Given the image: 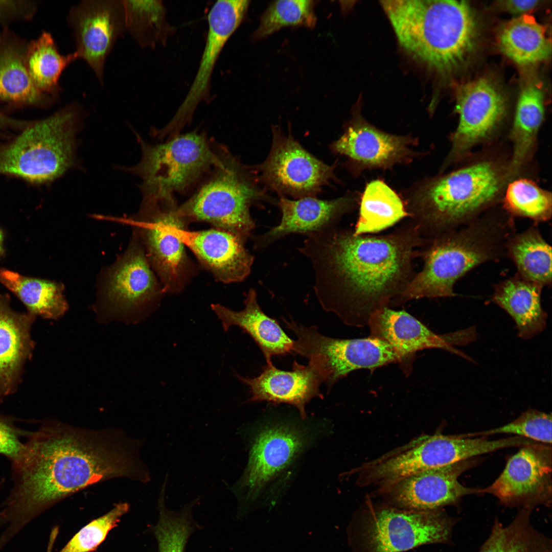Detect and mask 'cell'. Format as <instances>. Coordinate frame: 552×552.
Segmentation results:
<instances>
[{
	"instance_id": "obj_1",
	"label": "cell",
	"mask_w": 552,
	"mask_h": 552,
	"mask_svg": "<svg viewBox=\"0 0 552 552\" xmlns=\"http://www.w3.org/2000/svg\"><path fill=\"white\" fill-rule=\"evenodd\" d=\"M27 436L23 458L13 465L12 489L0 510L1 521L13 533L89 485L116 478L151 479L140 456L142 441L119 429H88L52 420Z\"/></svg>"
},
{
	"instance_id": "obj_2",
	"label": "cell",
	"mask_w": 552,
	"mask_h": 552,
	"mask_svg": "<svg viewBox=\"0 0 552 552\" xmlns=\"http://www.w3.org/2000/svg\"><path fill=\"white\" fill-rule=\"evenodd\" d=\"M305 236L298 250L311 262L320 305L357 327L393 305L415 274L413 259L425 243L408 220L382 235H356L337 226Z\"/></svg>"
},
{
	"instance_id": "obj_3",
	"label": "cell",
	"mask_w": 552,
	"mask_h": 552,
	"mask_svg": "<svg viewBox=\"0 0 552 552\" xmlns=\"http://www.w3.org/2000/svg\"><path fill=\"white\" fill-rule=\"evenodd\" d=\"M509 164L485 157L426 180L406 200L408 220L428 241L476 220L512 180Z\"/></svg>"
},
{
	"instance_id": "obj_4",
	"label": "cell",
	"mask_w": 552,
	"mask_h": 552,
	"mask_svg": "<svg viewBox=\"0 0 552 552\" xmlns=\"http://www.w3.org/2000/svg\"><path fill=\"white\" fill-rule=\"evenodd\" d=\"M401 47L436 71L459 68L475 47L477 22L465 1L381 2Z\"/></svg>"
},
{
	"instance_id": "obj_5",
	"label": "cell",
	"mask_w": 552,
	"mask_h": 552,
	"mask_svg": "<svg viewBox=\"0 0 552 552\" xmlns=\"http://www.w3.org/2000/svg\"><path fill=\"white\" fill-rule=\"evenodd\" d=\"M511 219H476L429 240L421 248L422 269L396 300V305L421 298L455 295V282L479 265L501 258L511 237Z\"/></svg>"
},
{
	"instance_id": "obj_6",
	"label": "cell",
	"mask_w": 552,
	"mask_h": 552,
	"mask_svg": "<svg viewBox=\"0 0 552 552\" xmlns=\"http://www.w3.org/2000/svg\"><path fill=\"white\" fill-rule=\"evenodd\" d=\"M206 174L193 195L179 206L180 214L189 223L208 222L247 239L256 227L250 209L268 198L255 176L222 147Z\"/></svg>"
},
{
	"instance_id": "obj_7",
	"label": "cell",
	"mask_w": 552,
	"mask_h": 552,
	"mask_svg": "<svg viewBox=\"0 0 552 552\" xmlns=\"http://www.w3.org/2000/svg\"><path fill=\"white\" fill-rule=\"evenodd\" d=\"M82 109L73 103L49 117L28 123L10 143L0 146V174L41 183L74 164L75 135Z\"/></svg>"
},
{
	"instance_id": "obj_8",
	"label": "cell",
	"mask_w": 552,
	"mask_h": 552,
	"mask_svg": "<svg viewBox=\"0 0 552 552\" xmlns=\"http://www.w3.org/2000/svg\"><path fill=\"white\" fill-rule=\"evenodd\" d=\"M311 430L294 421H268L252 432L246 468L229 487L241 511L263 495L283 487L288 473L312 441Z\"/></svg>"
},
{
	"instance_id": "obj_9",
	"label": "cell",
	"mask_w": 552,
	"mask_h": 552,
	"mask_svg": "<svg viewBox=\"0 0 552 552\" xmlns=\"http://www.w3.org/2000/svg\"><path fill=\"white\" fill-rule=\"evenodd\" d=\"M142 157L133 172L142 178L144 198L174 197L187 192L216 163L218 147L204 133L179 134L156 145L142 142Z\"/></svg>"
},
{
	"instance_id": "obj_10",
	"label": "cell",
	"mask_w": 552,
	"mask_h": 552,
	"mask_svg": "<svg viewBox=\"0 0 552 552\" xmlns=\"http://www.w3.org/2000/svg\"><path fill=\"white\" fill-rule=\"evenodd\" d=\"M178 209L174 197L143 200L140 212L131 220L165 293L182 290L194 272L180 239L189 223Z\"/></svg>"
},
{
	"instance_id": "obj_11",
	"label": "cell",
	"mask_w": 552,
	"mask_h": 552,
	"mask_svg": "<svg viewBox=\"0 0 552 552\" xmlns=\"http://www.w3.org/2000/svg\"><path fill=\"white\" fill-rule=\"evenodd\" d=\"M283 320L297 338L294 340L293 354L320 363L329 390L337 381L355 370H373L393 362L399 363L401 367L403 364L400 355L378 338H335L321 334L316 326L306 327L293 319Z\"/></svg>"
},
{
	"instance_id": "obj_12",
	"label": "cell",
	"mask_w": 552,
	"mask_h": 552,
	"mask_svg": "<svg viewBox=\"0 0 552 552\" xmlns=\"http://www.w3.org/2000/svg\"><path fill=\"white\" fill-rule=\"evenodd\" d=\"M268 155L254 168L256 179L280 196L295 199L315 196L335 179V165H328L306 150L291 134L272 129Z\"/></svg>"
},
{
	"instance_id": "obj_13",
	"label": "cell",
	"mask_w": 552,
	"mask_h": 552,
	"mask_svg": "<svg viewBox=\"0 0 552 552\" xmlns=\"http://www.w3.org/2000/svg\"><path fill=\"white\" fill-rule=\"evenodd\" d=\"M250 2L218 1L208 14V32L196 76L184 100L169 123L158 130L162 138L172 137L192 122L199 104L210 98V83L216 63L223 47L242 22Z\"/></svg>"
},
{
	"instance_id": "obj_14",
	"label": "cell",
	"mask_w": 552,
	"mask_h": 552,
	"mask_svg": "<svg viewBox=\"0 0 552 552\" xmlns=\"http://www.w3.org/2000/svg\"><path fill=\"white\" fill-rule=\"evenodd\" d=\"M66 21L78 59L87 63L103 86L107 58L126 32L123 0L81 1L71 7Z\"/></svg>"
},
{
	"instance_id": "obj_15",
	"label": "cell",
	"mask_w": 552,
	"mask_h": 552,
	"mask_svg": "<svg viewBox=\"0 0 552 552\" xmlns=\"http://www.w3.org/2000/svg\"><path fill=\"white\" fill-rule=\"evenodd\" d=\"M551 447L539 443L521 447L508 460L499 477L481 493L496 497L502 504L530 510L551 503Z\"/></svg>"
},
{
	"instance_id": "obj_16",
	"label": "cell",
	"mask_w": 552,
	"mask_h": 552,
	"mask_svg": "<svg viewBox=\"0 0 552 552\" xmlns=\"http://www.w3.org/2000/svg\"><path fill=\"white\" fill-rule=\"evenodd\" d=\"M507 108L504 97L488 80L480 78L463 85L456 104L458 123L444 167L461 159L492 137L500 128Z\"/></svg>"
},
{
	"instance_id": "obj_17",
	"label": "cell",
	"mask_w": 552,
	"mask_h": 552,
	"mask_svg": "<svg viewBox=\"0 0 552 552\" xmlns=\"http://www.w3.org/2000/svg\"><path fill=\"white\" fill-rule=\"evenodd\" d=\"M100 291L107 306L122 313L149 305L165 293L135 233L125 252L105 272Z\"/></svg>"
},
{
	"instance_id": "obj_18",
	"label": "cell",
	"mask_w": 552,
	"mask_h": 552,
	"mask_svg": "<svg viewBox=\"0 0 552 552\" xmlns=\"http://www.w3.org/2000/svg\"><path fill=\"white\" fill-rule=\"evenodd\" d=\"M416 143V140L409 135L383 131L355 113L343 133L330 147L335 153L347 157L359 170L385 169L411 162L417 153L410 147Z\"/></svg>"
},
{
	"instance_id": "obj_19",
	"label": "cell",
	"mask_w": 552,
	"mask_h": 552,
	"mask_svg": "<svg viewBox=\"0 0 552 552\" xmlns=\"http://www.w3.org/2000/svg\"><path fill=\"white\" fill-rule=\"evenodd\" d=\"M367 326L370 336L390 345L401 356V367L409 374L415 353L425 349L438 348L455 352L453 346L463 344L474 338L471 328L445 335H438L405 311L385 307L375 312Z\"/></svg>"
},
{
	"instance_id": "obj_20",
	"label": "cell",
	"mask_w": 552,
	"mask_h": 552,
	"mask_svg": "<svg viewBox=\"0 0 552 552\" xmlns=\"http://www.w3.org/2000/svg\"><path fill=\"white\" fill-rule=\"evenodd\" d=\"M235 374L249 388L250 397L247 402L291 405L297 409L303 420L307 418L306 404L313 398H324L319 387L326 381L325 374L320 364L313 359L308 360L307 365L294 360L289 371L281 370L271 362L263 367L258 376L249 378Z\"/></svg>"
},
{
	"instance_id": "obj_21",
	"label": "cell",
	"mask_w": 552,
	"mask_h": 552,
	"mask_svg": "<svg viewBox=\"0 0 552 552\" xmlns=\"http://www.w3.org/2000/svg\"><path fill=\"white\" fill-rule=\"evenodd\" d=\"M433 510L381 511L372 527V542L376 551L401 552L420 545L447 540L451 522Z\"/></svg>"
},
{
	"instance_id": "obj_22",
	"label": "cell",
	"mask_w": 552,
	"mask_h": 552,
	"mask_svg": "<svg viewBox=\"0 0 552 552\" xmlns=\"http://www.w3.org/2000/svg\"><path fill=\"white\" fill-rule=\"evenodd\" d=\"M476 463L471 458L419 472L400 480L385 492L408 510H433L454 504L465 496L481 494V489L467 487L458 480Z\"/></svg>"
},
{
	"instance_id": "obj_23",
	"label": "cell",
	"mask_w": 552,
	"mask_h": 552,
	"mask_svg": "<svg viewBox=\"0 0 552 552\" xmlns=\"http://www.w3.org/2000/svg\"><path fill=\"white\" fill-rule=\"evenodd\" d=\"M358 197L353 194L323 200L308 196L294 200L280 196L278 205L282 216L278 225L267 232L252 237L254 247L263 249L291 234L305 235L337 226L343 216L354 210Z\"/></svg>"
},
{
	"instance_id": "obj_24",
	"label": "cell",
	"mask_w": 552,
	"mask_h": 552,
	"mask_svg": "<svg viewBox=\"0 0 552 552\" xmlns=\"http://www.w3.org/2000/svg\"><path fill=\"white\" fill-rule=\"evenodd\" d=\"M180 239L217 281L238 283L249 275L254 257L245 247L247 239L215 227L197 231L185 229Z\"/></svg>"
},
{
	"instance_id": "obj_25",
	"label": "cell",
	"mask_w": 552,
	"mask_h": 552,
	"mask_svg": "<svg viewBox=\"0 0 552 552\" xmlns=\"http://www.w3.org/2000/svg\"><path fill=\"white\" fill-rule=\"evenodd\" d=\"M10 303L0 292V404L15 392L34 347L30 331L36 316L13 310Z\"/></svg>"
},
{
	"instance_id": "obj_26",
	"label": "cell",
	"mask_w": 552,
	"mask_h": 552,
	"mask_svg": "<svg viewBox=\"0 0 552 552\" xmlns=\"http://www.w3.org/2000/svg\"><path fill=\"white\" fill-rule=\"evenodd\" d=\"M244 308L235 311L220 304H212L211 308L221 321L225 332L232 326H237L248 334L258 346L266 359L271 362L274 356L293 354L294 340L283 331L279 323L267 315L257 301V294L250 288L244 300Z\"/></svg>"
},
{
	"instance_id": "obj_27",
	"label": "cell",
	"mask_w": 552,
	"mask_h": 552,
	"mask_svg": "<svg viewBox=\"0 0 552 552\" xmlns=\"http://www.w3.org/2000/svg\"><path fill=\"white\" fill-rule=\"evenodd\" d=\"M27 43L7 28L0 30V101L14 106H46L56 100L33 83L26 61Z\"/></svg>"
},
{
	"instance_id": "obj_28",
	"label": "cell",
	"mask_w": 552,
	"mask_h": 552,
	"mask_svg": "<svg viewBox=\"0 0 552 552\" xmlns=\"http://www.w3.org/2000/svg\"><path fill=\"white\" fill-rule=\"evenodd\" d=\"M542 287L516 274L494 288L492 301L510 315L523 339L533 338L546 327L547 315L541 302Z\"/></svg>"
},
{
	"instance_id": "obj_29",
	"label": "cell",
	"mask_w": 552,
	"mask_h": 552,
	"mask_svg": "<svg viewBox=\"0 0 552 552\" xmlns=\"http://www.w3.org/2000/svg\"><path fill=\"white\" fill-rule=\"evenodd\" d=\"M544 116L542 91L535 85L525 87L520 94L510 133L513 151L509 169L513 179L532 158Z\"/></svg>"
},
{
	"instance_id": "obj_30",
	"label": "cell",
	"mask_w": 552,
	"mask_h": 552,
	"mask_svg": "<svg viewBox=\"0 0 552 552\" xmlns=\"http://www.w3.org/2000/svg\"><path fill=\"white\" fill-rule=\"evenodd\" d=\"M0 283L21 301L28 313L35 316L55 319L67 309L61 283L24 276L5 268H0Z\"/></svg>"
},
{
	"instance_id": "obj_31",
	"label": "cell",
	"mask_w": 552,
	"mask_h": 552,
	"mask_svg": "<svg viewBox=\"0 0 552 552\" xmlns=\"http://www.w3.org/2000/svg\"><path fill=\"white\" fill-rule=\"evenodd\" d=\"M497 41L502 53L520 65L537 63L550 53L544 28L527 14L505 24L499 31Z\"/></svg>"
},
{
	"instance_id": "obj_32",
	"label": "cell",
	"mask_w": 552,
	"mask_h": 552,
	"mask_svg": "<svg viewBox=\"0 0 552 552\" xmlns=\"http://www.w3.org/2000/svg\"><path fill=\"white\" fill-rule=\"evenodd\" d=\"M77 59L75 52L61 54L52 34L45 31L27 43L26 61L33 83L41 92L56 100L61 91L59 80L62 73Z\"/></svg>"
},
{
	"instance_id": "obj_33",
	"label": "cell",
	"mask_w": 552,
	"mask_h": 552,
	"mask_svg": "<svg viewBox=\"0 0 552 552\" xmlns=\"http://www.w3.org/2000/svg\"><path fill=\"white\" fill-rule=\"evenodd\" d=\"M408 216L405 203L383 181L368 183L360 198L359 214L353 230L356 235L385 229Z\"/></svg>"
},
{
	"instance_id": "obj_34",
	"label": "cell",
	"mask_w": 552,
	"mask_h": 552,
	"mask_svg": "<svg viewBox=\"0 0 552 552\" xmlns=\"http://www.w3.org/2000/svg\"><path fill=\"white\" fill-rule=\"evenodd\" d=\"M506 254L514 262L518 275L542 287L551 283V247L536 226L512 236Z\"/></svg>"
},
{
	"instance_id": "obj_35",
	"label": "cell",
	"mask_w": 552,
	"mask_h": 552,
	"mask_svg": "<svg viewBox=\"0 0 552 552\" xmlns=\"http://www.w3.org/2000/svg\"><path fill=\"white\" fill-rule=\"evenodd\" d=\"M531 511L521 509L507 526L496 520L478 552H551L550 539L531 523Z\"/></svg>"
},
{
	"instance_id": "obj_36",
	"label": "cell",
	"mask_w": 552,
	"mask_h": 552,
	"mask_svg": "<svg viewBox=\"0 0 552 552\" xmlns=\"http://www.w3.org/2000/svg\"><path fill=\"white\" fill-rule=\"evenodd\" d=\"M126 32L142 48L166 44L173 29L161 1L123 0Z\"/></svg>"
},
{
	"instance_id": "obj_37",
	"label": "cell",
	"mask_w": 552,
	"mask_h": 552,
	"mask_svg": "<svg viewBox=\"0 0 552 552\" xmlns=\"http://www.w3.org/2000/svg\"><path fill=\"white\" fill-rule=\"evenodd\" d=\"M167 485H162L158 500L159 519L154 527L158 552H185L191 534L199 526L193 520L192 511L198 502V497L187 503L179 511L168 510L165 504Z\"/></svg>"
},
{
	"instance_id": "obj_38",
	"label": "cell",
	"mask_w": 552,
	"mask_h": 552,
	"mask_svg": "<svg viewBox=\"0 0 552 552\" xmlns=\"http://www.w3.org/2000/svg\"><path fill=\"white\" fill-rule=\"evenodd\" d=\"M503 207L511 216L546 221L551 216V193L526 178L515 179L507 185Z\"/></svg>"
},
{
	"instance_id": "obj_39",
	"label": "cell",
	"mask_w": 552,
	"mask_h": 552,
	"mask_svg": "<svg viewBox=\"0 0 552 552\" xmlns=\"http://www.w3.org/2000/svg\"><path fill=\"white\" fill-rule=\"evenodd\" d=\"M314 1L289 0L273 2L262 14L260 24L252 35L260 39L287 26L313 28L316 22Z\"/></svg>"
},
{
	"instance_id": "obj_40",
	"label": "cell",
	"mask_w": 552,
	"mask_h": 552,
	"mask_svg": "<svg viewBox=\"0 0 552 552\" xmlns=\"http://www.w3.org/2000/svg\"><path fill=\"white\" fill-rule=\"evenodd\" d=\"M551 414L530 409L514 420L503 426L483 431L457 435L461 438H473L510 433L537 443L551 445Z\"/></svg>"
},
{
	"instance_id": "obj_41",
	"label": "cell",
	"mask_w": 552,
	"mask_h": 552,
	"mask_svg": "<svg viewBox=\"0 0 552 552\" xmlns=\"http://www.w3.org/2000/svg\"><path fill=\"white\" fill-rule=\"evenodd\" d=\"M129 508L126 502L118 503L108 513L83 527L59 552H90L95 550Z\"/></svg>"
},
{
	"instance_id": "obj_42",
	"label": "cell",
	"mask_w": 552,
	"mask_h": 552,
	"mask_svg": "<svg viewBox=\"0 0 552 552\" xmlns=\"http://www.w3.org/2000/svg\"><path fill=\"white\" fill-rule=\"evenodd\" d=\"M28 432L16 427L7 418L0 416V454L9 458L12 465L18 464L26 451L25 443L19 440Z\"/></svg>"
},
{
	"instance_id": "obj_43",
	"label": "cell",
	"mask_w": 552,
	"mask_h": 552,
	"mask_svg": "<svg viewBox=\"0 0 552 552\" xmlns=\"http://www.w3.org/2000/svg\"><path fill=\"white\" fill-rule=\"evenodd\" d=\"M37 9V4L26 1H0V21L29 19Z\"/></svg>"
},
{
	"instance_id": "obj_44",
	"label": "cell",
	"mask_w": 552,
	"mask_h": 552,
	"mask_svg": "<svg viewBox=\"0 0 552 552\" xmlns=\"http://www.w3.org/2000/svg\"><path fill=\"white\" fill-rule=\"evenodd\" d=\"M540 1H501L496 4L497 7L512 13L523 15L537 7Z\"/></svg>"
},
{
	"instance_id": "obj_45",
	"label": "cell",
	"mask_w": 552,
	"mask_h": 552,
	"mask_svg": "<svg viewBox=\"0 0 552 552\" xmlns=\"http://www.w3.org/2000/svg\"><path fill=\"white\" fill-rule=\"evenodd\" d=\"M28 123L9 118L0 112V132L8 127H25Z\"/></svg>"
},
{
	"instance_id": "obj_46",
	"label": "cell",
	"mask_w": 552,
	"mask_h": 552,
	"mask_svg": "<svg viewBox=\"0 0 552 552\" xmlns=\"http://www.w3.org/2000/svg\"><path fill=\"white\" fill-rule=\"evenodd\" d=\"M3 235L0 229V257L3 256L5 252L3 245Z\"/></svg>"
},
{
	"instance_id": "obj_47",
	"label": "cell",
	"mask_w": 552,
	"mask_h": 552,
	"mask_svg": "<svg viewBox=\"0 0 552 552\" xmlns=\"http://www.w3.org/2000/svg\"><path fill=\"white\" fill-rule=\"evenodd\" d=\"M3 483H4V482L3 481H0V489L2 487Z\"/></svg>"
}]
</instances>
